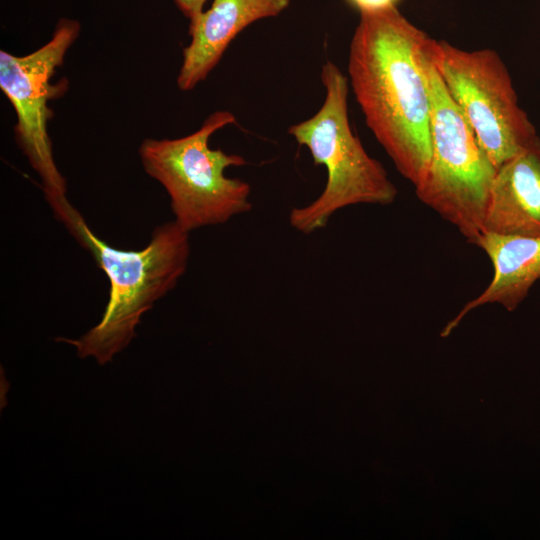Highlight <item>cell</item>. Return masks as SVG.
I'll return each mask as SVG.
<instances>
[{"label":"cell","instance_id":"1","mask_svg":"<svg viewBox=\"0 0 540 540\" xmlns=\"http://www.w3.org/2000/svg\"><path fill=\"white\" fill-rule=\"evenodd\" d=\"M432 41L397 7L360 13L349 45L348 81L367 127L414 188L430 158L425 56Z\"/></svg>","mask_w":540,"mask_h":540},{"label":"cell","instance_id":"2","mask_svg":"<svg viewBox=\"0 0 540 540\" xmlns=\"http://www.w3.org/2000/svg\"><path fill=\"white\" fill-rule=\"evenodd\" d=\"M46 201L57 220L90 252L110 285L100 322L78 339L57 340L74 346L80 358L93 357L99 364H106L135 337L141 316L186 272L189 232L169 221L153 230L143 249L121 250L97 237L66 196Z\"/></svg>","mask_w":540,"mask_h":540},{"label":"cell","instance_id":"3","mask_svg":"<svg viewBox=\"0 0 540 540\" xmlns=\"http://www.w3.org/2000/svg\"><path fill=\"white\" fill-rule=\"evenodd\" d=\"M323 104L310 118L293 124L288 134L310 152L316 166L326 169L320 195L289 213L292 228L311 234L325 228L339 210L357 204L390 205L398 194L384 166L371 157L352 131L348 116L349 81L327 60L321 69Z\"/></svg>","mask_w":540,"mask_h":540},{"label":"cell","instance_id":"4","mask_svg":"<svg viewBox=\"0 0 540 540\" xmlns=\"http://www.w3.org/2000/svg\"><path fill=\"white\" fill-rule=\"evenodd\" d=\"M235 123L233 113L218 110L189 135L147 138L139 147L145 172L164 187L174 221L187 232L224 224L253 207L249 183L225 176L227 168L244 166L245 158L209 147L216 131Z\"/></svg>","mask_w":540,"mask_h":540},{"label":"cell","instance_id":"5","mask_svg":"<svg viewBox=\"0 0 540 540\" xmlns=\"http://www.w3.org/2000/svg\"><path fill=\"white\" fill-rule=\"evenodd\" d=\"M432 39L425 56L430 94L431 158L418 199L475 244L483 233L497 169L448 93L433 59Z\"/></svg>","mask_w":540,"mask_h":540},{"label":"cell","instance_id":"6","mask_svg":"<svg viewBox=\"0 0 540 540\" xmlns=\"http://www.w3.org/2000/svg\"><path fill=\"white\" fill-rule=\"evenodd\" d=\"M433 59L444 85L495 166L540 148V137L519 106L509 71L492 49L467 51L434 40Z\"/></svg>","mask_w":540,"mask_h":540},{"label":"cell","instance_id":"7","mask_svg":"<svg viewBox=\"0 0 540 540\" xmlns=\"http://www.w3.org/2000/svg\"><path fill=\"white\" fill-rule=\"evenodd\" d=\"M80 32L77 20L62 18L52 37L37 50L15 56L0 51V88L16 113V141L41 179L45 199L66 196V181L53 157L47 124L52 117L48 101L62 92L52 85L55 70Z\"/></svg>","mask_w":540,"mask_h":540},{"label":"cell","instance_id":"8","mask_svg":"<svg viewBox=\"0 0 540 540\" xmlns=\"http://www.w3.org/2000/svg\"><path fill=\"white\" fill-rule=\"evenodd\" d=\"M289 4L290 0H213L210 8L189 24L191 40L183 49L178 88H195L242 30L258 20L279 15Z\"/></svg>","mask_w":540,"mask_h":540},{"label":"cell","instance_id":"9","mask_svg":"<svg viewBox=\"0 0 540 540\" xmlns=\"http://www.w3.org/2000/svg\"><path fill=\"white\" fill-rule=\"evenodd\" d=\"M475 245L490 259L492 279L481 294L467 302L447 323L441 332L442 337H447L467 313L482 305L497 303L508 311H514L534 283L540 280V237L484 231Z\"/></svg>","mask_w":540,"mask_h":540},{"label":"cell","instance_id":"10","mask_svg":"<svg viewBox=\"0 0 540 540\" xmlns=\"http://www.w3.org/2000/svg\"><path fill=\"white\" fill-rule=\"evenodd\" d=\"M484 231L540 237V148L519 154L497 169Z\"/></svg>","mask_w":540,"mask_h":540},{"label":"cell","instance_id":"11","mask_svg":"<svg viewBox=\"0 0 540 540\" xmlns=\"http://www.w3.org/2000/svg\"><path fill=\"white\" fill-rule=\"evenodd\" d=\"M400 1L401 0H346V2L359 11V13L397 7Z\"/></svg>","mask_w":540,"mask_h":540},{"label":"cell","instance_id":"12","mask_svg":"<svg viewBox=\"0 0 540 540\" xmlns=\"http://www.w3.org/2000/svg\"><path fill=\"white\" fill-rule=\"evenodd\" d=\"M208 0H174L176 6L189 20V24L194 22L204 11V5Z\"/></svg>","mask_w":540,"mask_h":540}]
</instances>
